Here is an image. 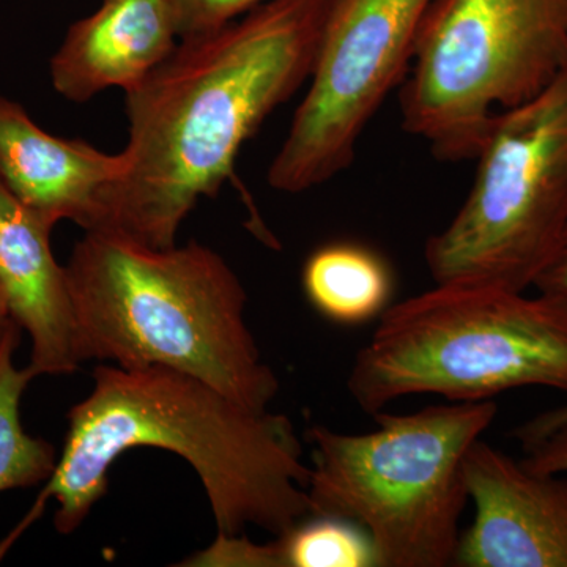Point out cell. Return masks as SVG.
Masks as SVG:
<instances>
[{"label": "cell", "instance_id": "cell-9", "mask_svg": "<svg viewBox=\"0 0 567 567\" xmlns=\"http://www.w3.org/2000/svg\"><path fill=\"white\" fill-rule=\"evenodd\" d=\"M475 505L453 566L567 567V480L528 470L477 440L465 457Z\"/></svg>", "mask_w": 567, "mask_h": 567}, {"label": "cell", "instance_id": "cell-8", "mask_svg": "<svg viewBox=\"0 0 567 567\" xmlns=\"http://www.w3.org/2000/svg\"><path fill=\"white\" fill-rule=\"evenodd\" d=\"M435 0H331L303 102L268 169L276 192L330 182L353 163L365 126L404 82Z\"/></svg>", "mask_w": 567, "mask_h": 567}, {"label": "cell", "instance_id": "cell-18", "mask_svg": "<svg viewBox=\"0 0 567 567\" xmlns=\"http://www.w3.org/2000/svg\"><path fill=\"white\" fill-rule=\"evenodd\" d=\"M524 453L520 462L532 472L544 475L567 473V423Z\"/></svg>", "mask_w": 567, "mask_h": 567}, {"label": "cell", "instance_id": "cell-2", "mask_svg": "<svg viewBox=\"0 0 567 567\" xmlns=\"http://www.w3.org/2000/svg\"><path fill=\"white\" fill-rule=\"evenodd\" d=\"M134 447L171 451L203 481L219 535L252 525L276 537L311 516L309 464L289 416L257 412L166 365L100 364L92 393L69 413L54 473L28 516L0 543V559L55 499L54 527L70 535L107 491V473Z\"/></svg>", "mask_w": 567, "mask_h": 567}, {"label": "cell", "instance_id": "cell-21", "mask_svg": "<svg viewBox=\"0 0 567 567\" xmlns=\"http://www.w3.org/2000/svg\"><path fill=\"white\" fill-rule=\"evenodd\" d=\"M9 312H7L6 303H3L2 297H0V331H2L3 324L9 320Z\"/></svg>", "mask_w": 567, "mask_h": 567}, {"label": "cell", "instance_id": "cell-15", "mask_svg": "<svg viewBox=\"0 0 567 567\" xmlns=\"http://www.w3.org/2000/svg\"><path fill=\"white\" fill-rule=\"evenodd\" d=\"M281 567H377L371 537L344 518L312 516L276 537Z\"/></svg>", "mask_w": 567, "mask_h": 567}, {"label": "cell", "instance_id": "cell-4", "mask_svg": "<svg viewBox=\"0 0 567 567\" xmlns=\"http://www.w3.org/2000/svg\"><path fill=\"white\" fill-rule=\"evenodd\" d=\"M525 386L567 393V301L475 284L388 306L347 380L369 415L413 394L484 402Z\"/></svg>", "mask_w": 567, "mask_h": 567}, {"label": "cell", "instance_id": "cell-6", "mask_svg": "<svg viewBox=\"0 0 567 567\" xmlns=\"http://www.w3.org/2000/svg\"><path fill=\"white\" fill-rule=\"evenodd\" d=\"M567 69V0H435L401 84L402 128L442 162L475 159L488 126Z\"/></svg>", "mask_w": 567, "mask_h": 567}, {"label": "cell", "instance_id": "cell-16", "mask_svg": "<svg viewBox=\"0 0 567 567\" xmlns=\"http://www.w3.org/2000/svg\"><path fill=\"white\" fill-rule=\"evenodd\" d=\"M177 18L178 37L200 35L216 31L244 17L265 0H169Z\"/></svg>", "mask_w": 567, "mask_h": 567}, {"label": "cell", "instance_id": "cell-13", "mask_svg": "<svg viewBox=\"0 0 567 567\" xmlns=\"http://www.w3.org/2000/svg\"><path fill=\"white\" fill-rule=\"evenodd\" d=\"M301 282L312 308L341 324H360L382 316L394 289L386 260L354 241L316 249L305 262Z\"/></svg>", "mask_w": 567, "mask_h": 567}, {"label": "cell", "instance_id": "cell-11", "mask_svg": "<svg viewBox=\"0 0 567 567\" xmlns=\"http://www.w3.org/2000/svg\"><path fill=\"white\" fill-rule=\"evenodd\" d=\"M52 229L0 178V297L31 338L29 368L37 377L73 374L81 364L69 278L52 252Z\"/></svg>", "mask_w": 567, "mask_h": 567}, {"label": "cell", "instance_id": "cell-10", "mask_svg": "<svg viewBox=\"0 0 567 567\" xmlns=\"http://www.w3.org/2000/svg\"><path fill=\"white\" fill-rule=\"evenodd\" d=\"M125 171L122 153L52 136L20 103L0 95V178L33 215L51 226L73 221L100 229L107 194Z\"/></svg>", "mask_w": 567, "mask_h": 567}, {"label": "cell", "instance_id": "cell-7", "mask_svg": "<svg viewBox=\"0 0 567 567\" xmlns=\"http://www.w3.org/2000/svg\"><path fill=\"white\" fill-rule=\"evenodd\" d=\"M475 159L465 203L425 244L429 275L527 292L567 230V69L535 99L496 114Z\"/></svg>", "mask_w": 567, "mask_h": 567}, {"label": "cell", "instance_id": "cell-19", "mask_svg": "<svg viewBox=\"0 0 567 567\" xmlns=\"http://www.w3.org/2000/svg\"><path fill=\"white\" fill-rule=\"evenodd\" d=\"M567 423V404L555 406L546 412L537 413L532 420L518 424L513 431V439L522 445V450L536 445L551 432Z\"/></svg>", "mask_w": 567, "mask_h": 567}, {"label": "cell", "instance_id": "cell-20", "mask_svg": "<svg viewBox=\"0 0 567 567\" xmlns=\"http://www.w3.org/2000/svg\"><path fill=\"white\" fill-rule=\"evenodd\" d=\"M535 289L539 293L550 295V297L567 301V230L561 245H559L557 256L548 265L543 276L537 279Z\"/></svg>", "mask_w": 567, "mask_h": 567}, {"label": "cell", "instance_id": "cell-12", "mask_svg": "<svg viewBox=\"0 0 567 567\" xmlns=\"http://www.w3.org/2000/svg\"><path fill=\"white\" fill-rule=\"evenodd\" d=\"M178 37L169 0H103L74 22L50 63L52 87L85 103L110 87L128 92L169 58Z\"/></svg>", "mask_w": 567, "mask_h": 567}, {"label": "cell", "instance_id": "cell-5", "mask_svg": "<svg viewBox=\"0 0 567 567\" xmlns=\"http://www.w3.org/2000/svg\"><path fill=\"white\" fill-rule=\"evenodd\" d=\"M494 401L379 412V427L344 434L312 425L311 516L344 518L374 544L377 567H446L468 502L465 457L494 424Z\"/></svg>", "mask_w": 567, "mask_h": 567}, {"label": "cell", "instance_id": "cell-3", "mask_svg": "<svg viewBox=\"0 0 567 567\" xmlns=\"http://www.w3.org/2000/svg\"><path fill=\"white\" fill-rule=\"evenodd\" d=\"M65 270L80 363L166 365L257 412L275 401L279 379L246 324L248 295L218 252L197 241L148 248L95 230Z\"/></svg>", "mask_w": 567, "mask_h": 567}, {"label": "cell", "instance_id": "cell-1", "mask_svg": "<svg viewBox=\"0 0 567 567\" xmlns=\"http://www.w3.org/2000/svg\"><path fill=\"white\" fill-rule=\"evenodd\" d=\"M330 2L265 0L216 31L181 39L125 92V171L96 230L148 248L177 245L197 200L219 193L245 142L311 76Z\"/></svg>", "mask_w": 567, "mask_h": 567}, {"label": "cell", "instance_id": "cell-17", "mask_svg": "<svg viewBox=\"0 0 567 567\" xmlns=\"http://www.w3.org/2000/svg\"><path fill=\"white\" fill-rule=\"evenodd\" d=\"M185 566L281 567L278 544H256L245 535H219L210 547L194 555Z\"/></svg>", "mask_w": 567, "mask_h": 567}, {"label": "cell", "instance_id": "cell-14", "mask_svg": "<svg viewBox=\"0 0 567 567\" xmlns=\"http://www.w3.org/2000/svg\"><path fill=\"white\" fill-rule=\"evenodd\" d=\"M18 342L20 327L9 319L0 331V492L47 483L58 465L55 447L21 424V398L37 375L14 365Z\"/></svg>", "mask_w": 567, "mask_h": 567}]
</instances>
